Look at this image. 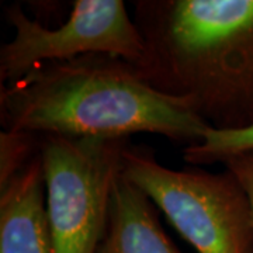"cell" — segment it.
I'll use <instances>...</instances> for the list:
<instances>
[{"mask_svg": "<svg viewBox=\"0 0 253 253\" xmlns=\"http://www.w3.org/2000/svg\"><path fill=\"white\" fill-rule=\"evenodd\" d=\"M151 87L186 100L212 129L253 126V0H135Z\"/></svg>", "mask_w": 253, "mask_h": 253, "instance_id": "cell-1", "label": "cell"}, {"mask_svg": "<svg viewBox=\"0 0 253 253\" xmlns=\"http://www.w3.org/2000/svg\"><path fill=\"white\" fill-rule=\"evenodd\" d=\"M4 131L128 139L158 134L186 146L211 129L186 100L151 87L134 63L91 54L48 62L0 87Z\"/></svg>", "mask_w": 253, "mask_h": 253, "instance_id": "cell-2", "label": "cell"}, {"mask_svg": "<svg viewBox=\"0 0 253 253\" xmlns=\"http://www.w3.org/2000/svg\"><path fill=\"white\" fill-rule=\"evenodd\" d=\"M123 174L152 200L197 253H253V208L235 174L174 170L154 151L128 145Z\"/></svg>", "mask_w": 253, "mask_h": 253, "instance_id": "cell-3", "label": "cell"}, {"mask_svg": "<svg viewBox=\"0 0 253 253\" xmlns=\"http://www.w3.org/2000/svg\"><path fill=\"white\" fill-rule=\"evenodd\" d=\"M129 139L40 135L54 253H96Z\"/></svg>", "mask_w": 253, "mask_h": 253, "instance_id": "cell-4", "label": "cell"}, {"mask_svg": "<svg viewBox=\"0 0 253 253\" xmlns=\"http://www.w3.org/2000/svg\"><path fill=\"white\" fill-rule=\"evenodd\" d=\"M4 17L14 36L0 48L1 86L48 62L91 54L136 62L145 52L144 40L123 0H76L66 21L55 28L28 17L20 3L6 7Z\"/></svg>", "mask_w": 253, "mask_h": 253, "instance_id": "cell-5", "label": "cell"}, {"mask_svg": "<svg viewBox=\"0 0 253 253\" xmlns=\"http://www.w3.org/2000/svg\"><path fill=\"white\" fill-rule=\"evenodd\" d=\"M0 253H54L40 152L0 187Z\"/></svg>", "mask_w": 253, "mask_h": 253, "instance_id": "cell-6", "label": "cell"}, {"mask_svg": "<svg viewBox=\"0 0 253 253\" xmlns=\"http://www.w3.org/2000/svg\"><path fill=\"white\" fill-rule=\"evenodd\" d=\"M96 253H180L163 231L158 207L121 173L110 201L106 234Z\"/></svg>", "mask_w": 253, "mask_h": 253, "instance_id": "cell-7", "label": "cell"}, {"mask_svg": "<svg viewBox=\"0 0 253 253\" xmlns=\"http://www.w3.org/2000/svg\"><path fill=\"white\" fill-rule=\"evenodd\" d=\"M253 151V126L238 131L208 129L199 144L184 146L183 159L193 166L219 163L228 156Z\"/></svg>", "mask_w": 253, "mask_h": 253, "instance_id": "cell-8", "label": "cell"}, {"mask_svg": "<svg viewBox=\"0 0 253 253\" xmlns=\"http://www.w3.org/2000/svg\"><path fill=\"white\" fill-rule=\"evenodd\" d=\"M40 152V135L4 131L0 132V187H3Z\"/></svg>", "mask_w": 253, "mask_h": 253, "instance_id": "cell-9", "label": "cell"}, {"mask_svg": "<svg viewBox=\"0 0 253 253\" xmlns=\"http://www.w3.org/2000/svg\"><path fill=\"white\" fill-rule=\"evenodd\" d=\"M219 163H222L224 168L234 173L238 180L241 181L249 196L253 208V151L228 156Z\"/></svg>", "mask_w": 253, "mask_h": 253, "instance_id": "cell-10", "label": "cell"}]
</instances>
